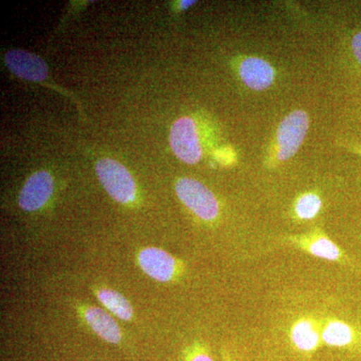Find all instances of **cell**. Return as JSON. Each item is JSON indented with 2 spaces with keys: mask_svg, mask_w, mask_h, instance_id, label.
Here are the masks:
<instances>
[{
  "mask_svg": "<svg viewBox=\"0 0 361 361\" xmlns=\"http://www.w3.org/2000/svg\"><path fill=\"white\" fill-rule=\"evenodd\" d=\"M190 361H213V360L210 356L207 355V353L199 351V353H195V355L192 356Z\"/></svg>",
  "mask_w": 361,
  "mask_h": 361,
  "instance_id": "cell-16",
  "label": "cell"
},
{
  "mask_svg": "<svg viewBox=\"0 0 361 361\" xmlns=\"http://www.w3.org/2000/svg\"><path fill=\"white\" fill-rule=\"evenodd\" d=\"M294 246L302 249L315 257L332 261V262L349 264L348 258L341 249L319 229L313 230L307 234L287 237Z\"/></svg>",
  "mask_w": 361,
  "mask_h": 361,
  "instance_id": "cell-5",
  "label": "cell"
},
{
  "mask_svg": "<svg viewBox=\"0 0 361 361\" xmlns=\"http://www.w3.org/2000/svg\"><path fill=\"white\" fill-rule=\"evenodd\" d=\"M96 172L99 182L114 200L122 204L135 200L134 179L122 164L111 159H101L97 161Z\"/></svg>",
  "mask_w": 361,
  "mask_h": 361,
  "instance_id": "cell-1",
  "label": "cell"
},
{
  "mask_svg": "<svg viewBox=\"0 0 361 361\" xmlns=\"http://www.w3.org/2000/svg\"><path fill=\"white\" fill-rule=\"evenodd\" d=\"M139 262L147 275L161 282L170 281L177 269L175 259L158 248L144 249L140 253Z\"/></svg>",
  "mask_w": 361,
  "mask_h": 361,
  "instance_id": "cell-8",
  "label": "cell"
},
{
  "mask_svg": "<svg viewBox=\"0 0 361 361\" xmlns=\"http://www.w3.org/2000/svg\"><path fill=\"white\" fill-rule=\"evenodd\" d=\"M6 65L16 77L32 82H42L47 78L49 68L42 58L32 52L13 49L6 54Z\"/></svg>",
  "mask_w": 361,
  "mask_h": 361,
  "instance_id": "cell-6",
  "label": "cell"
},
{
  "mask_svg": "<svg viewBox=\"0 0 361 361\" xmlns=\"http://www.w3.org/2000/svg\"><path fill=\"white\" fill-rule=\"evenodd\" d=\"M322 202L314 193H306L299 197L294 206V212L300 220H311L322 210Z\"/></svg>",
  "mask_w": 361,
  "mask_h": 361,
  "instance_id": "cell-14",
  "label": "cell"
},
{
  "mask_svg": "<svg viewBox=\"0 0 361 361\" xmlns=\"http://www.w3.org/2000/svg\"><path fill=\"white\" fill-rule=\"evenodd\" d=\"M348 148L351 149V151L355 152V154H357V155L361 156V147L348 146Z\"/></svg>",
  "mask_w": 361,
  "mask_h": 361,
  "instance_id": "cell-18",
  "label": "cell"
},
{
  "mask_svg": "<svg viewBox=\"0 0 361 361\" xmlns=\"http://www.w3.org/2000/svg\"><path fill=\"white\" fill-rule=\"evenodd\" d=\"M196 4V1H189V0H183V1L180 2V8L182 11H185V9L189 8L190 6H193V4Z\"/></svg>",
  "mask_w": 361,
  "mask_h": 361,
  "instance_id": "cell-17",
  "label": "cell"
},
{
  "mask_svg": "<svg viewBox=\"0 0 361 361\" xmlns=\"http://www.w3.org/2000/svg\"><path fill=\"white\" fill-rule=\"evenodd\" d=\"M239 75L242 82L254 90H264L274 80L272 66L259 58H246L239 66Z\"/></svg>",
  "mask_w": 361,
  "mask_h": 361,
  "instance_id": "cell-9",
  "label": "cell"
},
{
  "mask_svg": "<svg viewBox=\"0 0 361 361\" xmlns=\"http://www.w3.org/2000/svg\"><path fill=\"white\" fill-rule=\"evenodd\" d=\"M292 343L298 350L303 353H312L318 348L322 339V334L314 320L302 318L297 320L290 331Z\"/></svg>",
  "mask_w": 361,
  "mask_h": 361,
  "instance_id": "cell-12",
  "label": "cell"
},
{
  "mask_svg": "<svg viewBox=\"0 0 361 361\" xmlns=\"http://www.w3.org/2000/svg\"><path fill=\"white\" fill-rule=\"evenodd\" d=\"M54 192V180L45 171L35 173L26 180L21 190L18 204L23 210H37L49 201Z\"/></svg>",
  "mask_w": 361,
  "mask_h": 361,
  "instance_id": "cell-7",
  "label": "cell"
},
{
  "mask_svg": "<svg viewBox=\"0 0 361 361\" xmlns=\"http://www.w3.org/2000/svg\"><path fill=\"white\" fill-rule=\"evenodd\" d=\"M310 128V118L305 111L297 110L285 116L277 130V160L292 158L304 141Z\"/></svg>",
  "mask_w": 361,
  "mask_h": 361,
  "instance_id": "cell-3",
  "label": "cell"
},
{
  "mask_svg": "<svg viewBox=\"0 0 361 361\" xmlns=\"http://www.w3.org/2000/svg\"><path fill=\"white\" fill-rule=\"evenodd\" d=\"M171 148L179 160L195 165L201 160L202 148L196 123L191 118H180L171 128Z\"/></svg>",
  "mask_w": 361,
  "mask_h": 361,
  "instance_id": "cell-4",
  "label": "cell"
},
{
  "mask_svg": "<svg viewBox=\"0 0 361 361\" xmlns=\"http://www.w3.org/2000/svg\"><path fill=\"white\" fill-rule=\"evenodd\" d=\"M322 341L334 348H353L361 342L360 332L348 323L338 319L327 322L322 331Z\"/></svg>",
  "mask_w": 361,
  "mask_h": 361,
  "instance_id": "cell-10",
  "label": "cell"
},
{
  "mask_svg": "<svg viewBox=\"0 0 361 361\" xmlns=\"http://www.w3.org/2000/svg\"><path fill=\"white\" fill-rule=\"evenodd\" d=\"M176 193L182 203L204 221H213L219 214L217 199L208 188L190 178H182L176 183Z\"/></svg>",
  "mask_w": 361,
  "mask_h": 361,
  "instance_id": "cell-2",
  "label": "cell"
},
{
  "mask_svg": "<svg viewBox=\"0 0 361 361\" xmlns=\"http://www.w3.org/2000/svg\"><path fill=\"white\" fill-rule=\"evenodd\" d=\"M97 297L99 301L116 317L122 320H130L132 318V306L122 294L111 289H101L97 291Z\"/></svg>",
  "mask_w": 361,
  "mask_h": 361,
  "instance_id": "cell-13",
  "label": "cell"
},
{
  "mask_svg": "<svg viewBox=\"0 0 361 361\" xmlns=\"http://www.w3.org/2000/svg\"><path fill=\"white\" fill-rule=\"evenodd\" d=\"M351 49H353L355 59H357L361 66V32L355 33V37H353Z\"/></svg>",
  "mask_w": 361,
  "mask_h": 361,
  "instance_id": "cell-15",
  "label": "cell"
},
{
  "mask_svg": "<svg viewBox=\"0 0 361 361\" xmlns=\"http://www.w3.org/2000/svg\"><path fill=\"white\" fill-rule=\"evenodd\" d=\"M85 317L92 329L104 341L114 344L121 341V330L106 311L99 307H90L85 310Z\"/></svg>",
  "mask_w": 361,
  "mask_h": 361,
  "instance_id": "cell-11",
  "label": "cell"
}]
</instances>
